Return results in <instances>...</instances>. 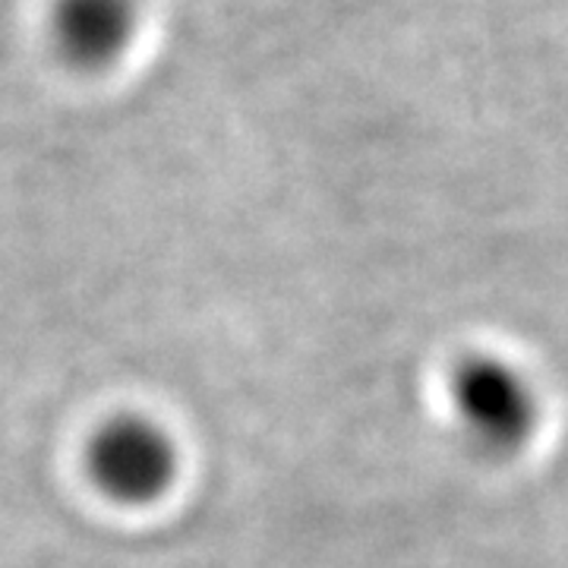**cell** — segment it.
<instances>
[{
  "label": "cell",
  "mask_w": 568,
  "mask_h": 568,
  "mask_svg": "<svg viewBox=\"0 0 568 568\" xmlns=\"http://www.w3.org/2000/svg\"><path fill=\"white\" fill-rule=\"evenodd\" d=\"M85 470L111 503L142 508L171 493L181 470V452L162 424L142 414H121L89 439Z\"/></svg>",
  "instance_id": "2"
},
{
  "label": "cell",
  "mask_w": 568,
  "mask_h": 568,
  "mask_svg": "<svg viewBox=\"0 0 568 568\" xmlns=\"http://www.w3.org/2000/svg\"><path fill=\"white\" fill-rule=\"evenodd\" d=\"M140 36V0H51L48 41L67 67L104 73Z\"/></svg>",
  "instance_id": "3"
},
{
  "label": "cell",
  "mask_w": 568,
  "mask_h": 568,
  "mask_svg": "<svg viewBox=\"0 0 568 568\" xmlns=\"http://www.w3.org/2000/svg\"><path fill=\"white\" fill-rule=\"evenodd\" d=\"M448 402L467 443L484 455H515L540 424V398L515 364L489 354L458 361L448 376Z\"/></svg>",
  "instance_id": "1"
}]
</instances>
